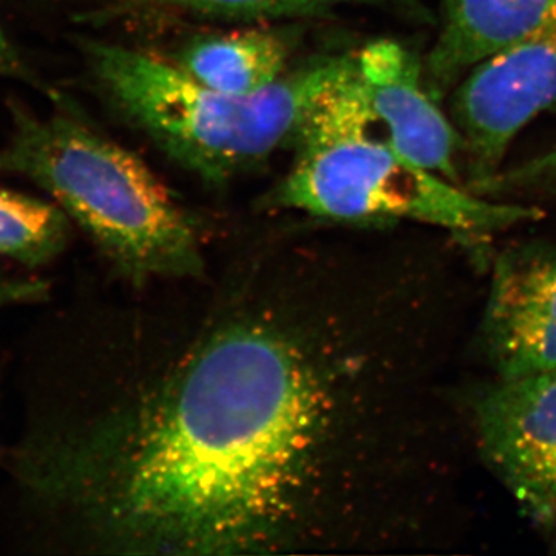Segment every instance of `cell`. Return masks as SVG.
<instances>
[{"label":"cell","instance_id":"cell-17","mask_svg":"<svg viewBox=\"0 0 556 556\" xmlns=\"http://www.w3.org/2000/svg\"><path fill=\"white\" fill-rule=\"evenodd\" d=\"M554 179H556V175H555V177H554V178H552V179H551V181H554Z\"/></svg>","mask_w":556,"mask_h":556},{"label":"cell","instance_id":"cell-12","mask_svg":"<svg viewBox=\"0 0 556 556\" xmlns=\"http://www.w3.org/2000/svg\"><path fill=\"white\" fill-rule=\"evenodd\" d=\"M121 10H169L233 21H273L325 13L313 0H110Z\"/></svg>","mask_w":556,"mask_h":556},{"label":"cell","instance_id":"cell-3","mask_svg":"<svg viewBox=\"0 0 556 556\" xmlns=\"http://www.w3.org/2000/svg\"><path fill=\"white\" fill-rule=\"evenodd\" d=\"M84 50L115 108L208 182L228 181L295 146L317 105L356 68V54H329L289 70L269 89L230 94L144 51L108 42H86Z\"/></svg>","mask_w":556,"mask_h":556},{"label":"cell","instance_id":"cell-15","mask_svg":"<svg viewBox=\"0 0 556 556\" xmlns=\"http://www.w3.org/2000/svg\"><path fill=\"white\" fill-rule=\"evenodd\" d=\"M522 172L529 178L541 179L556 174V150L540 156V159L527 161L522 164Z\"/></svg>","mask_w":556,"mask_h":556},{"label":"cell","instance_id":"cell-13","mask_svg":"<svg viewBox=\"0 0 556 556\" xmlns=\"http://www.w3.org/2000/svg\"><path fill=\"white\" fill-rule=\"evenodd\" d=\"M49 295V283L35 277H16L0 273V309L42 302Z\"/></svg>","mask_w":556,"mask_h":556},{"label":"cell","instance_id":"cell-14","mask_svg":"<svg viewBox=\"0 0 556 556\" xmlns=\"http://www.w3.org/2000/svg\"><path fill=\"white\" fill-rule=\"evenodd\" d=\"M0 75L22 76V78L30 79L27 70L17 58L16 51L3 35L2 28H0Z\"/></svg>","mask_w":556,"mask_h":556},{"label":"cell","instance_id":"cell-9","mask_svg":"<svg viewBox=\"0 0 556 556\" xmlns=\"http://www.w3.org/2000/svg\"><path fill=\"white\" fill-rule=\"evenodd\" d=\"M555 9L556 0H441V28L422 62L431 97H447L475 65L535 30Z\"/></svg>","mask_w":556,"mask_h":556},{"label":"cell","instance_id":"cell-6","mask_svg":"<svg viewBox=\"0 0 556 556\" xmlns=\"http://www.w3.org/2000/svg\"><path fill=\"white\" fill-rule=\"evenodd\" d=\"M479 447L530 521L556 540V371L497 379L475 407Z\"/></svg>","mask_w":556,"mask_h":556},{"label":"cell","instance_id":"cell-7","mask_svg":"<svg viewBox=\"0 0 556 556\" xmlns=\"http://www.w3.org/2000/svg\"><path fill=\"white\" fill-rule=\"evenodd\" d=\"M482 339L497 379L556 371V247L526 244L496 260Z\"/></svg>","mask_w":556,"mask_h":556},{"label":"cell","instance_id":"cell-4","mask_svg":"<svg viewBox=\"0 0 556 556\" xmlns=\"http://www.w3.org/2000/svg\"><path fill=\"white\" fill-rule=\"evenodd\" d=\"M295 149L291 169L265 199L270 208L356 226L405 219L466 237L541 217L540 208L481 199L401 155L369 115L357 65L314 110Z\"/></svg>","mask_w":556,"mask_h":556},{"label":"cell","instance_id":"cell-11","mask_svg":"<svg viewBox=\"0 0 556 556\" xmlns=\"http://www.w3.org/2000/svg\"><path fill=\"white\" fill-rule=\"evenodd\" d=\"M70 237V218L56 203L0 188V257L40 268L58 257Z\"/></svg>","mask_w":556,"mask_h":556},{"label":"cell","instance_id":"cell-2","mask_svg":"<svg viewBox=\"0 0 556 556\" xmlns=\"http://www.w3.org/2000/svg\"><path fill=\"white\" fill-rule=\"evenodd\" d=\"M0 174L21 175L53 197L135 287L207 269L195 223L138 155L72 112L36 115L13 105Z\"/></svg>","mask_w":556,"mask_h":556},{"label":"cell","instance_id":"cell-5","mask_svg":"<svg viewBox=\"0 0 556 556\" xmlns=\"http://www.w3.org/2000/svg\"><path fill=\"white\" fill-rule=\"evenodd\" d=\"M471 188L500 174L519 130L556 104V9L525 38L479 62L450 91Z\"/></svg>","mask_w":556,"mask_h":556},{"label":"cell","instance_id":"cell-10","mask_svg":"<svg viewBox=\"0 0 556 556\" xmlns=\"http://www.w3.org/2000/svg\"><path fill=\"white\" fill-rule=\"evenodd\" d=\"M291 40L273 28L207 33L186 42L175 65L197 83L230 94L269 89L289 72Z\"/></svg>","mask_w":556,"mask_h":556},{"label":"cell","instance_id":"cell-1","mask_svg":"<svg viewBox=\"0 0 556 556\" xmlns=\"http://www.w3.org/2000/svg\"><path fill=\"white\" fill-rule=\"evenodd\" d=\"M358 269L252 265L150 361L36 420L25 503L86 551L358 548L375 482L376 354Z\"/></svg>","mask_w":556,"mask_h":556},{"label":"cell","instance_id":"cell-8","mask_svg":"<svg viewBox=\"0 0 556 556\" xmlns=\"http://www.w3.org/2000/svg\"><path fill=\"white\" fill-rule=\"evenodd\" d=\"M362 97L383 138L405 159L448 181H460L463 141L424 84L422 62L391 39L356 54Z\"/></svg>","mask_w":556,"mask_h":556},{"label":"cell","instance_id":"cell-16","mask_svg":"<svg viewBox=\"0 0 556 556\" xmlns=\"http://www.w3.org/2000/svg\"><path fill=\"white\" fill-rule=\"evenodd\" d=\"M321 10L327 11L332 5H375L386 0H313Z\"/></svg>","mask_w":556,"mask_h":556}]
</instances>
